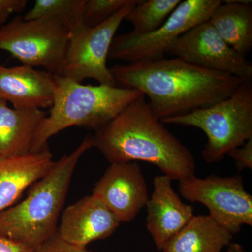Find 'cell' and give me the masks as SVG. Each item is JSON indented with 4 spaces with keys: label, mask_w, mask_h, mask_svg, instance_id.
I'll return each mask as SVG.
<instances>
[{
    "label": "cell",
    "mask_w": 252,
    "mask_h": 252,
    "mask_svg": "<svg viewBox=\"0 0 252 252\" xmlns=\"http://www.w3.org/2000/svg\"><path fill=\"white\" fill-rule=\"evenodd\" d=\"M165 54L244 81L252 79V63L228 46L209 21L180 36L169 46Z\"/></svg>",
    "instance_id": "obj_10"
},
{
    "label": "cell",
    "mask_w": 252,
    "mask_h": 252,
    "mask_svg": "<svg viewBox=\"0 0 252 252\" xmlns=\"http://www.w3.org/2000/svg\"><path fill=\"white\" fill-rule=\"evenodd\" d=\"M122 222H130L149 200L147 182L137 162H114L95 184L93 194Z\"/></svg>",
    "instance_id": "obj_11"
},
{
    "label": "cell",
    "mask_w": 252,
    "mask_h": 252,
    "mask_svg": "<svg viewBox=\"0 0 252 252\" xmlns=\"http://www.w3.org/2000/svg\"><path fill=\"white\" fill-rule=\"evenodd\" d=\"M180 192L189 201L207 207L209 216L231 234L238 233L244 225H252V196L241 176H193L180 181Z\"/></svg>",
    "instance_id": "obj_9"
},
{
    "label": "cell",
    "mask_w": 252,
    "mask_h": 252,
    "mask_svg": "<svg viewBox=\"0 0 252 252\" xmlns=\"http://www.w3.org/2000/svg\"><path fill=\"white\" fill-rule=\"evenodd\" d=\"M145 96L91 135L93 145L110 163L144 161L172 180L195 176L193 154L155 115Z\"/></svg>",
    "instance_id": "obj_2"
},
{
    "label": "cell",
    "mask_w": 252,
    "mask_h": 252,
    "mask_svg": "<svg viewBox=\"0 0 252 252\" xmlns=\"http://www.w3.org/2000/svg\"><path fill=\"white\" fill-rule=\"evenodd\" d=\"M120 223L99 199L88 195L64 210L57 234L65 243L86 248L112 235Z\"/></svg>",
    "instance_id": "obj_12"
},
{
    "label": "cell",
    "mask_w": 252,
    "mask_h": 252,
    "mask_svg": "<svg viewBox=\"0 0 252 252\" xmlns=\"http://www.w3.org/2000/svg\"><path fill=\"white\" fill-rule=\"evenodd\" d=\"M220 0L182 1L162 26L147 34L130 32L114 36L108 59L129 63L163 59L169 46L189 30L209 21Z\"/></svg>",
    "instance_id": "obj_7"
},
{
    "label": "cell",
    "mask_w": 252,
    "mask_h": 252,
    "mask_svg": "<svg viewBox=\"0 0 252 252\" xmlns=\"http://www.w3.org/2000/svg\"><path fill=\"white\" fill-rule=\"evenodd\" d=\"M154 190L147 202V228L158 250L165 245L194 216V209L181 200L165 175L154 179Z\"/></svg>",
    "instance_id": "obj_13"
},
{
    "label": "cell",
    "mask_w": 252,
    "mask_h": 252,
    "mask_svg": "<svg viewBox=\"0 0 252 252\" xmlns=\"http://www.w3.org/2000/svg\"><path fill=\"white\" fill-rule=\"evenodd\" d=\"M227 155L234 160L239 171L244 169H252V138L241 147L232 149Z\"/></svg>",
    "instance_id": "obj_22"
},
{
    "label": "cell",
    "mask_w": 252,
    "mask_h": 252,
    "mask_svg": "<svg viewBox=\"0 0 252 252\" xmlns=\"http://www.w3.org/2000/svg\"><path fill=\"white\" fill-rule=\"evenodd\" d=\"M34 252H88L86 248L65 243L59 238L57 233L49 239Z\"/></svg>",
    "instance_id": "obj_23"
},
{
    "label": "cell",
    "mask_w": 252,
    "mask_h": 252,
    "mask_svg": "<svg viewBox=\"0 0 252 252\" xmlns=\"http://www.w3.org/2000/svg\"><path fill=\"white\" fill-rule=\"evenodd\" d=\"M137 1L132 0L117 14L94 27L82 23L70 30L61 76L80 84L86 79H94L101 85L117 86L107 67L109 49L118 28Z\"/></svg>",
    "instance_id": "obj_8"
},
{
    "label": "cell",
    "mask_w": 252,
    "mask_h": 252,
    "mask_svg": "<svg viewBox=\"0 0 252 252\" xmlns=\"http://www.w3.org/2000/svg\"><path fill=\"white\" fill-rule=\"evenodd\" d=\"M54 162L47 146L37 152L0 160V213L47 174Z\"/></svg>",
    "instance_id": "obj_15"
},
{
    "label": "cell",
    "mask_w": 252,
    "mask_h": 252,
    "mask_svg": "<svg viewBox=\"0 0 252 252\" xmlns=\"http://www.w3.org/2000/svg\"><path fill=\"white\" fill-rule=\"evenodd\" d=\"M182 0H138L126 16L137 34L155 31L167 21Z\"/></svg>",
    "instance_id": "obj_19"
},
{
    "label": "cell",
    "mask_w": 252,
    "mask_h": 252,
    "mask_svg": "<svg viewBox=\"0 0 252 252\" xmlns=\"http://www.w3.org/2000/svg\"><path fill=\"white\" fill-rule=\"evenodd\" d=\"M161 122L203 131L207 142L202 157L209 163L220 162L252 138V81H243L229 97L210 107Z\"/></svg>",
    "instance_id": "obj_5"
},
{
    "label": "cell",
    "mask_w": 252,
    "mask_h": 252,
    "mask_svg": "<svg viewBox=\"0 0 252 252\" xmlns=\"http://www.w3.org/2000/svg\"><path fill=\"white\" fill-rule=\"evenodd\" d=\"M132 0H86L84 11L86 25L94 27L107 21Z\"/></svg>",
    "instance_id": "obj_21"
},
{
    "label": "cell",
    "mask_w": 252,
    "mask_h": 252,
    "mask_svg": "<svg viewBox=\"0 0 252 252\" xmlns=\"http://www.w3.org/2000/svg\"><path fill=\"white\" fill-rule=\"evenodd\" d=\"M233 235L209 215H194L173 237L163 252H221L229 246Z\"/></svg>",
    "instance_id": "obj_18"
},
{
    "label": "cell",
    "mask_w": 252,
    "mask_h": 252,
    "mask_svg": "<svg viewBox=\"0 0 252 252\" xmlns=\"http://www.w3.org/2000/svg\"><path fill=\"white\" fill-rule=\"evenodd\" d=\"M69 29L53 18L25 21L18 16L0 28V50L25 65L42 67L61 76L69 40Z\"/></svg>",
    "instance_id": "obj_6"
},
{
    "label": "cell",
    "mask_w": 252,
    "mask_h": 252,
    "mask_svg": "<svg viewBox=\"0 0 252 252\" xmlns=\"http://www.w3.org/2000/svg\"><path fill=\"white\" fill-rule=\"evenodd\" d=\"M232 248H233V252H245L241 245L237 243H231Z\"/></svg>",
    "instance_id": "obj_26"
},
{
    "label": "cell",
    "mask_w": 252,
    "mask_h": 252,
    "mask_svg": "<svg viewBox=\"0 0 252 252\" xmlns=\"http://www.w3.org/2000/svg\"><path fill=\"white\" fill-rule=\"evenodd\" d=\"M252 3L251 0L222 1L209 19L225 42L245 57L252 48Z\"/></svg>",
    "instance_id": "obj_17"
},
{
    "label": "cell",
    "mask_w": 252,
    "mask_h": 252,
    "mask_svg": "<svg viewBox=\"0 0 252 252\" xmlns=\"http://www.w3.org/2000/svg\"><path fill=\"white\" fill-rule=\"evenodd\" d=\"M229 249H228V252H233V248H232L231 244L229 245Z\"/></svg>",
    "instance_id": "obj_27"
},
{
    "label": "cell",
    "mask_w": 252,
    "mask_h": 252,
    "mask_svg": "<svg viewBox=\"0 0 252 252\" xmlns=\"http://www.w3.org/2000/svg\"><path fill=\"white\" fill-rule=\"evenodd\" d=\"M93 147L91 136H86L72 153L55 161L49 172L32 185L27 198L1 212L0 236L34 251L53 238L78 162Z\"/></svg>",
    "instance_id": "obj_3"
},
{
    "label": "cell",
    "mask_w": 252,
    "mask_h": 252,
    "mask_svg": "<svg viewBox=\"0 0 252 252\" xmlns=\"http://www.w3.org/2000/svg\"><path fill=\"white\" fill-rule=\"evenodd\" d=\"M86 0H36L34 6L23 16L25 21L53 18L69 29L84 23Z\"/></svg>",
    "instance_id": "obj_20"
},
{
    "label": "cell",
    "mask_w": 252,
    "mask_h": 252,
    "mask_svg": "<svg viewBox=\"0 0 252 252\" xmlns=\"http://www.w3.org/2000/svg\"><path fill=\"white\" fill-rule=\"evenodd\" d=\"M110 70L116 85L147 96L160 121L210 107L229 97L244 81L176 57L116 65Z\"/></svg>",
    "instance_id": "obj_1"
},
{
    "label": "cell",
    "mask_w": 252,
    "mask_h": 252,
    "mask_svg": "<svg viewBox=\"0 0 252 252\" xmlns=\"http://www.w3.org/2000/svg\"><path fill=\"white\" fill-rule=\"evenodd\" d=\"M54 80L52 106L38 127L31 152L41 150L51 137L72 126L97 130L144 95L117 86L84 85L63 76L54 75Z\"/></svg>",
    "instance_id": "obj_4"
},
{
    "label": "cell",
    "mask_w": 252,
    "mask_h": 252,
    "mask_svg": "<svg viewBox=\"0 0 252 252\" xmlns=\"http://www.w3.org/2000/svg\"><path fill=\"white\" fill-rule=\"evenodd\" d=\"M46 117L40 109H16L0 99V160L31 153L36 131Z\"/></svg>",
    "instance_id": "obj_16"
},
{
    "label": "cell",
    "mask_w": 252,
    "mask_h": 252,
    "mask_svg": "<svg viewBox=\"0 0 252 252\" xmlns=\"http://www.w3.org/2000/svg\"><path fill=\"white\" fill-rule=\"evenodd\" d=\"M54 74L22 64L0 65V99L16 109L51 107L54 101Z\"/></svg>",
    "instance_id": "obj_14"
},
{
    "label": "cell",
    "mask_w": 252,
    "mask_h": 252,
    "mask_svg": "<svg viewBox=\"0 0 252 252\" xmlns=\"http://www.w3.org/2000/svg\"><path fill=\"white\" fill-rule=\"evenodd\" d=\"M0 252H34V250L27 245L0 236Z\"/></svg>",
    "instance_id": "obj_25"
},
{
    "label": "cell",
    "mask_w": 252,
    "mask_h": 252,
    "mask_svg": "<svg viewBox=\"0 0 252 252\" xmlns=\"http://www.w3.org/2000/svg\"><path fill=\"white\" fill-rule=\"evenodd\" d=\"M27 3L26 0H0V28L11 15L24 11Z\"/></svg>",
    "instance_id": "obj_24"
}]
</instances>
